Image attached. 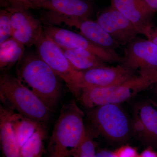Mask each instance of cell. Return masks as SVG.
<instances>
[{
    "label": "cell",
    "instance_id": "1",
    "mask_svg": "<svg viewBox=\"0 0 157 157\" xmlns=\"http://www.w3.org/2000/svg\"><path fill=\"white\" fill-rule=\"evenodd\" d=\"M23 59L18 68L20 78L53 111L61 95L58 76L38 55L29 54Z\"/></svg>",
    "mask_w": 157,
    "mask_h": 157
},
{
    "label": "cell",
    "instance_id": "2",
    "mask_svg": "<svg viewBox=\"0 0 157 157\" xmlns=\"http://www.w3.org/2000/svg\"><path fill=\"white\" fill-rule=\"evenodd\" d=\"M0 93L1 98L17 113L40 123L50 119L52 110L19 78L8 74L1 75Z\"/></svg>",
    "mask_w": 157,
    "mask_h": 157
},
{
    "label": "cell",
    "instance_id": "3",
    "mask_svg": "<svg viewBox=\"0 0 157 157\" xmlns=\"http://www.w3.org/2000/svg\"><path fill=\"white\" fill-rule=\"evenodd\" d=\"M83 117L75 101L63 106L51 138L52 153L67 157L80 145L87 134Z\"/></svg>",
    "mask_w": 157,
    "mask_h": 157
},
{
    "label": "cell",
    "instance_id": "4",
    "mask_svg": "<svg viewBox=\"0 0 157 157\" xmlns=\"http://www.w3.org/2000/svg\"><path fill=\"white\" fill-rule=\"evenodd\" d=\"M87 116L93 131L111 142H125L133 132L132 121L120 104H105L91 108Z\"/></svg>",
    "mask_w": 157,
    "mask_h": 157
},
{
    "label": "cell",
    "instance_id": "5",
    "mask_svg": "<svg viewBox=\"0 0 157 157\" xmlns=\"http://www.w3.org/2000/svg\"><path fill=\"white\" fill-rule=\"evenodd\" d=\"M155 84L151 77L138 75L109 87L82 90L77 98L83 106L88 109L105 104H120Z\"/></svg>",
    "mask_w": 157,
    "mask_h": 157
},
{
    "label": "cell",
    "instance_id": "6",
    "mask_svg": "<svg viewBox=\"0 0 157 157\" xmlns=\"http://www.w3.org/2000/svg\"><path fill=\"white\" fill-rule=\"evenodd\" d=\"M39 57L64 82L70 92L78 98V84L81 71L74 68L61 48L43 32L35 44Z\"/></svg>",
    "mask_w": 157,
    "mask_h": 157
},
{
    "label": "cell",
    "instance_id": "7",
    "mask_svg": "<svg viewBox=\"0 0 157 157\" xmlns=\"http://www.w3.org/2000/svg\"><path fill=\"white\" fill-rule=\"evenodd\" d=\"M44 34L61 48L66 49H81L95 55L105 63H119L122 61L116 51L108 50L100 47L82 35L75 32L56 26H43Z\"/></svg>",
    "mask_w": 157,
    "mask_h": 157
},
{
    "label": "cell",
    "instance_id": "8",
    "mask_svg": "<svg viewBox=\"0 0 157 157\" xmlns=\"http://www.w3.org/2000/svg\"><path fill=\"white\" fill-rule=\"evenodd\" d=\"M121 64L140 76L151 77L156 83L157 45L148 39L136 38L126 45Z\"/></svg>",
    "mask_w": 157,
    "mask_h": 157
},
{
    "label": "cell",
    "instance_id": "9",
    "mask_svg": "<svg viewBox=\"0 0 157 157\" xmlns=\"http://www.w3.org/2000/svg\"><path fill=\"white\" fill-rule=\"evenodd\" d=\"M48 25L67 27L78 30L82 35L96 45L105 48L115 51L121 45L102 28L97 21L86 17H71L64 15H52L47 19Z\"/></svg>",
    "mask_w": 157,
    "mask_h": 157
},
{
    "label": "cell",
    "instance_id": "10",
    "mask_svg": "<svg viewBox=\"0 0 157 157\" xmlns=\"http://www.w3.org/2000/svg\"><path fill=\"white\" fill-rule=\"evenodd\" d=\"M136 76L135 72L121 64L116 67L105 66L81 71L78 84L79 95L86 89L109 87Z\"/></svg>",
    "mask_w": 157,
    "mask_h": 157
},
{
    "label": "cell",
    "instance_id": "11",
    "mask_svg": "<svg viewBox=\"0 0 157 157\" xmlns=\"http://www.w3.org/2000/svg\"><path fill=\"white\" fill-rule=\"evenodd\" d=\"M133 132L148 146L157 149V103L145 100L135 106L132 121Z\"/></svg>",
    "mask_w": 157,
    "mask_h": 157
},
{
    "label": "cell",
    "instance_id": "12",
    "mask_svg": "<svg viewBox=\"0 0 157 157\" xmlns=\"http://www.w3.org/2000/svg\"><path fill=\"white\" fill-rule=\"evenodd\" d=\"M97 21L120 45H126L140 34L134 25L112 6L100 13Z\"/></svg>",
    "mask_w": 157,
    "mask_h": 157
},
{
    "label": "cell",
    "instance_id": "13",
    "mask_svg": "<svg viewBox=\"0 0 157 157\" xmlns=\"http://www.w3.org/2000/svg\"><path fill=\"white\" fill-rule=\"evenodd\" d=\"M111 6L126 17L140 34L149 39L154 14L144 0H111Z\"/></svg>",
    "mask_w": 157,
    "mask_h": 157
},
{
    "label": "cell",
    "instance_id": "14",
    "mask_svg": "<svg viewBox=\"0 0 157 157\" xmlns=\"http://www.w3.org/2000/svg\"><path fill=\"white\" fill-rule=\"evenodd\" d=\"M11 15V37L25 46L35 45L43 33L42 24L21 10L13 11Z\"/></svg>",
    "mask_w": 157,
    "mask_h": 157
},
{
    "label": "cell",
    "instance_id": "15",
    "mask_svg": "<svg viewBox=\"0 0 157 157\" xmlns=\"http://www.w3.org/2000/svg\"><path fill=\"white\" fill-rule=\"evenodd\" d=\"M13 111L1 106L0 140L4 157H21L20 147L14 134L11 118Z\"/></svg>",
    "mask_w": 157,
    "mask_h": 157
},
{
    "label": "cell",
    "instance_id": "16",
    "mask_svg": "<svg viewBox=\"0 0 157 157\" xmlns=\"http://www.w3.org/2000/svg\"><path fill=\"white\" fill-rule=\"evenodd\" d=\"M61 48L72 66L78 71H85L106 66L103 60L88 51Z\"/></svg>",
    "mask_w": 157,
    "mask_h": 157
},
{
    "label": "cell",
    "instance_id": "17",
    "mask_svg": "<svg viewBox=\"0 0 157 157\" xmlns=\"http://www.w3.org/2000/svg\"><path fill=\"white\" fill-rule=\"evenodd\" d=\"M44 4L60 15L69 17H86L90 10L89 5L82 0H51Z\"/></svg>",
    "mask_w": 157,
    "mask_h": 157
},
{
    "label": "cell",
    "instance_id": "18",
    "mask_svg": "<svg viewBox=\"0 0 157 157\" xmlns=\"http://www.w3.org/2000/svg\"><path fill=\"white\" fill-rule=\"evenodd\" d=\"M11 122L20 148L41 126L40 123L13 112Z\"/></svg>",
    "mask_w": 157,
    "mask_h": 157
},
{
    "label": "cell",
    "instance_id": "19",
    "mask_svg": "<svg viewBox=\"0 0 157 157\" xmlns=\"http://www.w3.org/2000/svg\"><path fill=\"white\" fill-rule=\"evenodd\" d=\"M0 45L1 69L12 66L22 59L25 45L13 37Z\"/></svg>",
    "mask_w": 157,
    "mask_h": 157
},
{
    "label": "cell",
    "instance_id": "20",
    "mask_svg": "<svg viewBox=\"0 0 157 157\" xmlns=\"http://www.w3.org/2000/svg\"><path fill=\"white\" fill-rule=\"evenodd\" d=\"M44 136V131L40 126L21 147V157H41L43 151Z\"/></svg>",
    "mask_w": 157,
    "mask_h": 157
},
{
    "label": "cell",
    "instance_id": "21",
    "mask_svg": "<svg viewBox=\"0 0 157 157\" xmlns=\"http://www.w3.org/2000/svg\"><path fill=\"white\" fill-rule=\"evenodd\" d=\"M96 150L91 136L87 132L86 136L79 145L71 153L73 157H96Z\"/></svg>",
    "mask_w": 157,
    "mask_h": 157
},
{
    "label": "cell",
    "instance_id": "22",
    "mask_svg": "<svg viewBox=\"0 0 157 157\" xmlns=\"http://www.w3.org/2000/svg\"><path fill=\"white\" fill-rule=\"evenodd\" d=\"M11 14L2 12L0 16V44L11 37Z\"/></svg>",
    "mask_w": 157,
    "mask_h": 157
},
{
    "label": "cell",
    "instance_id": "23",
    "mask_svg": "<svg viewBox=\"0 0 157 157\" xmlns=\"http://www.w3.org/2000/svg\"><path fill=\"white\" fill-rule=\"evenodd\" d=\"M114 153V157H138L137 150L129 145H124L117 149Z\"/></svg>",
    "mask_w": 157,
    "mask_h": 157
},
{
    "label": "cell",
    "instance_id": "24",
    "mask_svg": "<svg viewBox=\"0 0 157 157\" xmlns=\"http://www.w3.org/2000/svg\"><path fill=\"white\" fill-rule=\"evenodd\" d=\"M138 157H157V151L151 147L148 146L139 154Z\"/></svg>",
    "mask_w": 157,
    "mask_h": 157
},
{
    "label": "cell",
    "instance_id": "25",
    "mask_svg": "<svg viewBox=\"0 0 157 157\" xmlns=\"http://www.w3.org/2000/svg\"><path fill=\"white\" fill-rule=\"evenodd\" d=\"M96 157H114V153L107 149H100L96 151Z\"/></svg>",
    "mask_w": 157,
    "mask_h": 157
},
{
    "label": "cell",
    "instance_id": "26",
    "mask_svg": "<svg viewBox=\"0 0 157 157\" xmlns=\"http://www.w3.org/2000/svg\"><path fill=\"white\" fill-rule=\"evenodd\" d=\"M151 11L155 14L157 12V0H144Z\"/></svg>",
    "mask_w": 157,
    "mask_h": 157
},
{
    "label": "cell",
    "instance_id": "27",
    "mask_svg": "<svg viewBox=\"0 0 157 157\" xmlns=\"http://www.w3.org/2000/svg\"><path fill=\"white\" fill-rule=\"evenodd\" d=\"M148 40H151L157 45V28L153 27L151 32Z\"/></svg>",
    "mask_w": 157,
    "mask_h": 157
},
{
    "label": "cell",
    "instance_id": "28",
    "mask_svg": "<svg viewBox=\"0 0 157 157\" xmlns=\"http://www.w3.org/2000/svg\"><path fill=\"white\" fill-rule=\"evenodd\" d=\"M50 157H67L64 155L60 154L59 153H52V154Z\"/></svg>",
    "mask_w": 157,
    "mask_h": 157
},
{
    "label": "cell",
    "instance_id": "29",
    "mask_svg": "<svg viewBox=\"0 0 157 157\" xmlns=\"http://www.w3.org/2000/svg\"><path fill=\"white\" fill-rule=\"evenodd\" d=\"M155 85V88H154V92L155 94L156 95L157 97V83H155V84H154Z\"/></svg>",
    "mask_w": 157,
    "mask_h": 157
},
{
    "label": "cell",
    "instance_id": "30",
    "mask_svg": "<svg viewBox=\"0 0 157 157\" xmlns=\"http://www.w3.org/2000/svg\"><path fill=\"white\" fill-rule=\"evenodd\" d=\"M155 78L156 82V83H157V72L155 74Z\"/></svg>",
    "mask_w": 157,
    "mask_h": 157
}]
</instances>
